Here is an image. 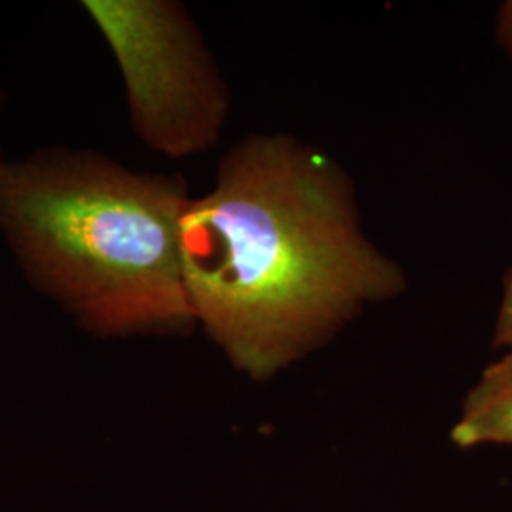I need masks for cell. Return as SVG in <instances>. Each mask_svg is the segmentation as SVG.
Returning <instances> with one entry per match:
<instances>
[{
  "label": "cell",
  "mask_w": 512,
  "mask_h": 512,
  "mask_svg": "<svg viewBox=\"0 0 512 512\" xmlns=\"http://www.w3.org/2000/svg\"><path fill=\"white\" fill-rule=\"evenodd\" d=\"M181 249L196 325L255 382L408 287L366 236L348 171L285 133L226 150L213 188L188 205Z\"/></svg>",
  "instance_id": "obj_1"
},
{
  "label": "cell",
  "mask_w": 512,
  "mask_h": 512,
  "mask_svg": "<svg viewBox=\"0 0 512 512\" xmlns=\"http://www.w3.org/2000/svg\"><path fill=\"white\" fill-rule=\"evenodd\" d=\"M188 183L97 148L0 152V239L23 281L99 338L196 325L183 274Z\"/></svg>",
  "instance_id": "obj_2"
},
{
  "label": "cell",
  "mask_w": 512,
  "mask_h": 512,
  "mask_svg": "<svg viewBox=\"0 0 512 512\" xmlns=\"http://www.w3.org/2000/svg\"><path fill=\"white\" fill-rule=\"evenodd\" d=\"M80 6L122 76L135 137L169 160L217 147L232 97L186 6L177 0H84Z\"/></svg>",
  "instance_id": "obj_3"
},
{
  "label": "cell",
  "mask_w": 512,
  "mask_h": 512,
  "mask_svg": "<svg viewBox=\"0 0 512 512\" xmlns=\"http://www.w3.org/2000/svg\"><path fill=\"white\" fill-rule=\"evenodd\" d=\"M450 439L461 450L486 444L512 446V348L486 366L469 389Z\"/></svg>",
  "instance_id": "obj_4"
},
{
  "label": "cell",
  "mask_w": 512,
  "mask_h": 512,
  "mask_svg": "<svg viewBox=\"0 0 512 512\" xmlns=\"http://www.w3.org/2000/svg\"><path fill=\"white\" fill-rule=\"evenodd\" d=\"M492 348H512V266L503 277V289H501V302L495 317L494 338Z\"/></svg>",
  "instance_id": "obj_5"
},
{
  "label": "cell",
  "mask_w": 512,
  "mask_h": 512,
  "mask_svg": "<svg viewBox=\"0 0 512 512\" xmlns=\"http://www.w3.org/2000/svg\"><path fill=\"white\" fill-rule=\"evenodd\" d=\"M495 40L505 54L512 57V0L501 2L495 18Z\"/></svg>",
  "instance_id": "obj_6"
},
{
  "label": "cell",
  "mask_w": 512,
  "mask_h": 512,
  "mask_svg": "<svg viewBox=\"0 0 512 512\" xmlns=\"http://www.w3.org/2000/svg\"><path fill=\"white\" fill-rule=\"evenodd\" d=\"M4 103H6V93H4V88H2V84H0V116H2V112H4Z\"/></svg>",
  "instance_id": "obj_7"
}]
</instances>
